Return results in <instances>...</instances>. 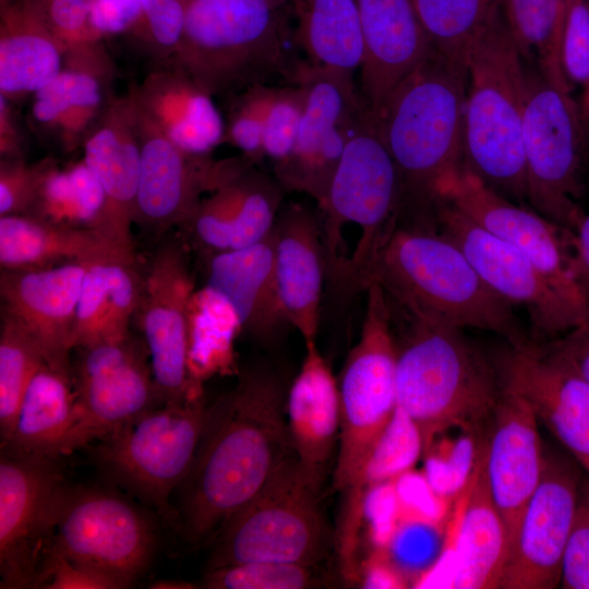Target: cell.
I'll return each instance as SVG.
<instances>
[{"instance_id":"cell-1","label":"cell","mask_w":589,"mask_h":589,"mask_svg":"<svg viewBox=\"0 0 589 589\" xmlns=\"http://www.w3.org/2000/svg\"><path fill=\"white\" fill-rule=\"evenodd\" d=\"M289 385L269 364H251L206 406L192 466L176 491L177 526L193 544L214 539L279 467L296 455L287 422Z\"/></svg>"},{"instance_id":"cell-2","label":"cell","mask_w":589,"mask_h":589,"mask_svg":"<svg viewBox=\"0 0 589 589\" xmlns=\"http://www.w3.org/2000/svg\"><path fill=\"white\" fill-rule=\"evenodd\" d=\"M387 300L396 346L397 402L417 425L423 454L441 433L452 428L472 432L493 419L502 395L494 361L462 328Z\"/></svg>"},{"instance_id":"cell-3","label":"cell","mask_w":589,"mask_h":589,"mask_svg":"<svg viewBox=\"0 0 589 589\" xmlns=\"http://www.w3.org/2000/svg\"><path fill=\"white\" fill-rule=\"evenodd\" d=\"M467 85V67L433 49L381 112L399 176L398 223L435 224L437 187L462 168Z\"/></svg>"},{"instance_id":"cell-4","label":"cell","mask_w":589,"mask_h":589,"mask_svg":"<svg viewBox=\"0 0 589 589\" xmlns=\"http://www.w3.org/2000/svg\"><path fill=\"white\" fill-rule=\"evenodd\" d=\"M372 281L402 308L458 328L495 333L514 348L532 342L515 306L477 273L438 230L397 225L376 262Z\"/></svg>"},{"instance_id":"cell-5","label":"cell","mask_w":589,"mask_h":589,"mask_svg":"<svg viewBox=\"0 0 589 589\" xmlns=\"http://www.w3.org/2000/svg\"><path fill=\"white\" fill-rule=\"evenodd\" d=\"M462 168L504 197L528 200L522 119L525 65L498 14L468 58Z\"/></svg>"},{"instance_id":"cell-6","label":"cell","mask_w":589,"mask_h":589,"mask_svg":"<svg viewBox=\"0 0 589 589\" xmlns=\"http://www.w3.org/2000/svg\"><path fill=\"white\" fill-rule=\"evenodd\" d=\"M280 12L265 0H189L173 59L226 100L278 75L292 81Z\"/></svg>"},{"instance_id":"cell-7","label":"cell","mask_w":589,"mask_h":589,"mask_svg":"<svg viewBox=\"0 0 589 589\" xmlns=\"http://www.w3.org/2000/svg\"><path fill=\"white\" fill-rule=\"evenodd\" d=\"M358 341L338 381L340 424L332 485L348 493L350 520L363 503L362 481L370 457L398 407L396 346L386 293L369 284Z\"/></svg>"},{"instance_id":"cell-8","label":"cell","mask_w":589,"mask_h":589,"mask_svg":"<svg viewBox=\"0 0 589 589\" xmlns=\"http://www.w3.org/2000/svg\"><path fill=\"white\" fill-rule=\"evenodd\" d=\"M288 458L263 489L218 530L207 569L272 561L317 566L328 550L324 482Z\"/></svg>"},{"instance_id":"cell-9","label":"cell","mask_w":589,"mask_h":589,"mask_svg":"<svg viewBox=\"0 0 589 589\" xmlns=\"http://www.w3.org/2000/svg\"><path fill=\"white\" fill-rule=\"evenodd\" d=\"M524 65L527 201L551 221L573 230L585 214L580 202L589 169V124L572 91Z\"/></svg>"},{"instance_id":"cell-10","label":"cell","mask_w":589,"mask_h":589,"mask_svg":"<svg viewBox=\"0 0 589 589\" xmlns=\"http://www.w3.org/2000/svg\"><path fill=\"white\" fill-rule=\"evenodd\" d=\"M206 406L202 393L180 404L155 407L101 438L96 452L109 476L175 527L170 496L192 466Z\"/></svg>"},{"instance_id":"cell-11","label":"cell","mask_w":589,"mask_h":589,"mask_svg":"<svg viewBox=\"0 0 589 589\" xmlns=\"http://www.w3.org/2000/svg\"><path fill=\"white\" fill-rule=\"evenodd\" d=\"M48 546L107 576L120 589L148 568L156 537L146 516L119 495L67 486Z\"/></svg>"},{"instance_id":"cell-12","label":"cell","mask_w":589,"mask_h":589,"mask_svg":"<svg viewBox=\"0 0 589 589\" xmlns=\"http://www.w3.org/2000/svg\"><path fill=\"white\" fill-rule=\"evenodd\" d=\"M437 230L466 255L481 278L529 318L532 342L557 339L589 322V309L564 297L520 251L450 203L435 202Z\"/></svg>"},{"instance_id":"cell-13","label":"cell","mask_w":589,"mask_h":589,"mask_svg":"<svg viewBox=\"0 0 589 589\" xmlns=\"http://www.w3.org/2000/svg\"><path fill=\"white\" fill-rule=\"evenodd\" d=\"M292 83L304 94L303 115L288 159L274 168L285 191L311 196L320 206L364 99L353 73L296 63Z\"/></svg>"},{"instance_id":"cell-14","label":"cell","mask_w":589,"mask_h":589,"mask_svg":"<svg viewBox=\"0 0 589 589\" xmlns=\"http://www.w3.org/2000/svg\"><path fill=\"white\" fill-rule=\"evenodd\" d=\"M57 459L1 449V588L39 587L44 553L67 488Z\"/></svg>"},{"instance_id":"cell-15","label":"cell","mask_w":589,"mask_h":589,"mask_svg":"<svg viewBox=\"0 0 589 589\" xmlns=\"http://www.w3.org/2000/svg\"><path fill=\"white\" fill-rule=\"evenodd\" d=\"M79 349L72 369L77 412L75 449L161 405L146 361V345L130 336Z\"/></svg>"},{"instance_id":"cell-16","label":"cell","mask_w":589,"mask_h":589,"mask_svg":"<svg viewBox=\"0 0 589 589\" xmlns=\"http://www.w3.org/2000/svg\"><path fill=\"white\" fill-rule=\"evenodd\" d=\"M194 285L177 243L154 255L143 283L137 312L161 405L180 404L202 394L189 366V310Z\"/></svg>"},{"instance_id":"cell-17","label":"cell","mask_w":589,"mask_h":589,"mask_svg":"<svg viewBox=\"0 0 589 589\" xmlns=\"http://www.w3.org/2000/svg\"><path fill=\"white\" fill-rule=\"evenodd\" d=\"M116 67L103 40L67 49L61 71L33 94L25 122L46 146L71 154L116 97Z\"/></svg>"},{"instance_id":"cell-18","label":"cell","mask_w":589,"mask_h":589,"mask_svg":"<svg viewBox=\"0 0 589 589\" xmlns=\"http://www.w3.org/2000/svg\"><path fill=\"white\" fill-rule=\"evenodd\" d=\"M437 199L450 203L483 229L516 248L558 292L588 308L569 273L567 229L504 197L464 168L440 183Z\"/></svg>"},{"instance_id":"cell-19","label":"cell","mask_w":589,"mask_h":589,"mask_svg":"<svg viewBox=\"0 0 589 589\" xmlns=\"http://www.w3.org/2000/svg\"><path fill=\"white\" fill-rule=\"evenodd\" d=\"M580 486L569 465L545 456L541 480L524 512L498 589L560 587L563 554Z\"/></svg>"},{"instance_id":"cell-20","label":"cell","mask_w":589,"mask_h":589,"mask_svg":"<svg viewBox=\"0 0 589 589\" xmlns=\"http://www.w3.org/2000/svg\"><path fill=\"white\" fill-rule=\"evenodd\" d=\"M494 364L502 385L524 398L576 459L589 458V383L566 358L548 342L507 344Z\"/></svg>"},{"instance_id":"cell-21","label":"cell","mask_w":589,"mask_h":589,"mask_svg":"<svg viewBox=\"0 0 589 589\" xmlns=\"http://www.w3.org/2000/svg\"><path fill=\"white\" fill-rule=\"evenodd\" d=\"M127 95L141 151L135 221L159 231L185 225L204 194L224 177L229 158L187 154Z\"/></svg>"},{"instance_id":"cell-22","label":"cell","mask_w":589,"mask_h":589,"mask_svg":"<svg viewBox=\"0 0 589 589\" xmlns=\"http://www.w3.org/2000/svg\"><path fill=\"white\" fill-rule=\"evenodd\" d=\"M285 192L276 177L260 171L250 158L232 157L184 226L212 253L250 247L273 231Z\"/></svg>"},{"instance_id":"cell-23","label":"cell","mask_w":589,"mask_h":589,"mask_svg":"<svg viewBox=\"0 0 589 589\" xmlns=\"http://www.w3.org/2000/svg\"><path fill=\"white\" fill-rule=\"evenodd\" d=\"M538 422L526 400L502 385L482 458L492 500L504 522L507 556L543 472L545 455Z\"/></svg>"},{"instance_id":"cell-24","label":"cell","mask_w":589,"mask_h":589,"mask_svg":"<svg viewBox=\"0 0 589 589\" xmlns=\"http://www.w3.org/2000/svg\"><path fill=\"white\" fill-rule=\"evenodd\" d=\"M86 269L84 264L65 263L45 268H1L0 274L2 308L32 332L47 364L72 375L70 353Z\"/></svg>"},{"instance_id":"cell-25","label":"cell","mask_w":589,"mask_h":589,"mask_svg":"<svg viewBox=\"0 0 589 589\" xmlns=\"http://www.w3.org/2000/svg\"><path fill=\"white\" fill-rule=\"evenodd\" d=\"M363 35L360 93L378 116L433 50L412 0H356Z\"/></svg>"},{"instance_id":"cell-26","label":"cell","mask_w":589,"mask_h":589,"mask_svg":"<svg viewBox=\"0 0 589 589\" xmlns=\"http://www.w3.org/2000/svg\"><path fill=\"white\" fill-rule=\"evenodd\" d=\"M273 235L276 278L288 318L304 342L315 340L326 278L318 211L299 202L283 203Z\"/></svg>"},{"instance_id":"cell-27","label":"cell","mask_w":589,"mask_h":589,"mask_svg":"<svg viewBox=\"0 0 589 589\" xmlns=\"http://www.w3.org/2000/svg\"><path fill=\"white\" fill-rule=\"evenodd\" d=\"M83 159L106 196L105 230L120 244L134 249L131 225L136 217L141 151L132 104L116 96L85 139Z\"/></svg>"},{"instance_id":"cell-28","label":"cell","mask_w":589,"mask_h":589,"mask_svg":"<svg viewBox=\"0 0 589 589\" xmlns=\"http://www.w3.org/2000/svg\"><path fill=\"white\" fill-rule=\"evenodd\" d=\"M128 94L183 152L211 156L225 142L226 123L213 96L200 87L173 58L151 63Z\"/></svg>"},{"instance_id":"cell-29","label":"cell","mask_w":589,"mask_h":589,"mask_svg":"<svg viewBox=\"0 0 589 589\" xmlns=\"http://www.w3.org/2000/svg\"><path fill=\"white\" fill-rule=\"evenodd\" d=\"M206 286L236 311L241 333L259 344H275L292 327L275 272L273 231L250 247L211 254Z\"/></svg>"},{"instance_id":"cell-30","label":"cell","mask_w":589,"mask_h":589,"mask_svg":"<svg viewBox=\"0 0 589 589\" xmlns=\"http://www.w3.org/2000/svg\"><path fill=\"white\" fill-rule=\"evenodd\" d=\"M113 262L136 263L134 249L96 229L57 224L31 215L0 216V264L3 269Z\"/></svg>"},{"instance_id":"cell-31","label":"cell","mask_w":589,"mask_h":589,"mask_svg":"<svg viewBox=\"0 0 589 589\" xmlns=\"http://www.w3.org/2000/svg\"><path fill=\"white\" fill-rule=\"evenodd\" d=\"M301 368L289 385L286 412L290 438L300 464L325 478L337 452L340 400L338 381L315 340L305 341Z\"/></svg>"},{"instance_id":"cell-32","label":"cell","mask_w":589,"mask_h":589,"mask_svg":"<svg viewBox=\"0 0 589 589\" xmlns=\"http://www.w3.org/2000/svg\"><path fill=\"white\" fill-rule=\"evenodd\" d=\"M64 47L34 0L0 4V94L14 103L61 71Z\"/></svg>"},{"instance_id":"cell-33","label":"cell","mask_w":589,"mask_h":589,"mask_svg":"<svg viewBox=\"0 0 589 589\" xmlns=\"http://www.w3.org/2000/svg\"><path fill=\"white\" fill-rule=\"evenodd\" d=\"M73 384L72 374L41 365L24 393L1 449L50 458L74 450L77 412Z\"/></svg>"},{"instance_id":"cell-34","label":"cell","mask_w":589,"mask_h":589,"mask_svg":"<svg viewBox=\"0 0 589 589\" xmlns=\"http://www.w3.org/2000/svg\"><path fill=\"white\" fill-rule=\"evenodd\" d=\"M143 283L135 264L87 266L76 311L74 349L130 337L129 326L142 300Z\"/></svg>"},{"instance_id":"cell-35","label":"cell","mask_w":589,"mask_h":589,"mask_svg":"<svg viewBox=\"0 0 589 589\" xmlns=\"http://www.w3.org/2000/svg\"><path fill=\"white\" fill-rule=\"evenodd\" d=\"M506 556L505 527L492 500L481 456L462 515L450 587L498 589Z\"/></svg>"},{"instance_id":"cell-36","label":"cell","mask_w":589,"mask_h":589,"mask_svg":"<svg viewBox=\"0 0 589 589\" xmlns=\"http://www.w3.org/2000/svg\"><path fill=\"white\" fill-rule=\"evenodd\" d=\"M189 0H94L89 23L94 34L121 36L156 63L173 58L184 28Z\"/></svg>"},{"instance_id":"cell-37","label":"cell","mask_w":589,"mask_h":589,"mask_svg":"<svg viewBox=\"0 0 589 589\" xmlns=\"http://www.w3.org/2000/svg\"><path fill=\"white\" fill-rule=\"evenodd\" d=\"M297 39L315 65L354 73L364 55L356 0H291Z\"/></svg>"},{"instance_id":"cell-38","label":"cell","mask_w":589,"mask_h":589,"mask_svg":"<svg viewBox=\"0 0 589 589\" xmlns=\"http://www.w3.org/2000/svg\"><path fill=\"white\" fill-rule=\"evenodd\" d=\"M500 11L524 63L572 91L561 59L565 0H500Z\"/></svg>"},{"instance_id":"cell-39","label":"cell","mask_w":589,"mask_h":589,"mask_svg":"<svg viewBox=\"0 0 589 589\" xmlns=\"http://www.w3.org/2000/svg\"><path fill=\"white\" fill-rule=\"evenodd\" d=\"M103 187L82 158L63 168L57 163L49 170L28 215L107 235Z\"/></svg>"},{"instance_id":"cell-40","label":"cell","mask_w":589,"mask_h":589,"mask_svg":"<svg viewBox=\"0 0 589 589\" xmlns=\"http://www.w3.org/2000/svg\"><path fill=\"white\" fill-rule=\"evenodd\" d=\"M241 333L230 302L215 289L195 290L189 310V366L194 387L201 388L206 374L232 361L233 338Z\"/></svg>"},{"instance_id":"cell-41","label":"cell","mask_w":589,"mask_h":589,"mask_svg":"<svg viewBox=\"0 0 589 589\" xmlns=\"http://www.w3.org/2000/svg\"><path fill=\"white\" fill-rule=\"evenodd\" d=\"M432 48L467 67L472 46L500 12V0H412Z\"/></svg>"},{"instance_id":"cell-42","label":"cell","mask_w":589,"mask_h":589,"mask_svg":"<svg viewBox=\"0 0 589 589\" xmlns=\"http://www.w3.org/2000/svg\"><path fill=\"white\" fill-rule=\"evenodd\" d=\"M46 363L39 342L11 312L1 308L0 326V437L4 444L13 430L24 393Z\"/></svg>"},{"instance_id":"cell-43","label":"cell","mask_w":589,"mask_h":589,"mask_svg":"<svg viewBox=\"0 0 589 589\" xmlns=\"http://www.w3.org/2000/svg\"><path fill=\"white\" fill-rule=\"evenodd\" d=\"M263 118L264 155L274 163V168L290 156L298 136L304 94L293 83L286 86L256 85Z\"/></svg>"},{"instance_id":"cell-44","label":"cell","mask_w":589,"mask_h":589,"mask_svg":"<svg viewBox=\"0 0 589 589\" xmlns=\"http://www.w3.org/2000/svg\"><path fill=\"white\" fill-rule=\"evenodd\" d=\"M298 563L257 561L207 569L208 589H305L318 587L315 568Z\"/></svg>"},{"instance_id":"cell-45","label":"cell","mask_w":589,"mask_h":589,"mask_svg":"<svg viewBox=\"0 0 589 589\" xmlns=\"http://www.w3.org/2000/svg\"><path fill=\"white\" fill-rule=\"evenodd\" d=\"M421 454L423 444L417 425L397 407L366 465L362 492L407 472Z\"/></svg>"},{"instance_id":"cell-46","label":"cell","mask_w":589,"mask_h":589,"mask_svg":"<svg viewBox=\"0 0 589 589\" xmlns=\"http://www.w3.org/2000/svg\"><path fill=\"white\" fill-rule=\"evenodd\" d=\"M564 74L581 89L580 105L589 116V3L565 0V24L561 51Z\"/></svg>"},{"instance_id":"cell-47","label":"cell","mask_w":589,"mask_h":589,"mask_svg":"<svg viewBox=\"0 0 589 589\" xmlns=\"http://www.w3.org/2000/svg\"><path fill=\"white\" fill-rule=\"evenodd\" d=\"M58 163L47 156L35 163L0 160V215H28L49 170Z\"/></svg>"},{"instance_id":"cell-48","label":"cell","mask_w":589,"mask_h":589,"mask_svg":"<svg viewBox=\"0 0 589 589\" xmlns=\"http://www.w3.org/2000/svg\"><path fill=\"white\" fill-rule=\"evenodd\" d=\"M225 142L238 147L255 164L265 155L263 148V118L255 87L229 99Z\"/></svg>"},{"instance_id":"cell-49","label":"cell","mask_w":589,"mask_h":589,"mask_svg":"<svg viewBox=\"0 0 589 589\" xmlns=\"http://www.w3.org/2000/svg\"><path fill=\"white\" fill-rule=\"evenodd\" d=\"M560 587L589 589V482L580 486L576 514L563 554Z\"/></svg>"},{"instance_id":"cell-50","label":"cell","mask_w":589,"mask_h":589,"mask_svg":"<svg viewBox=\"0 0 589 589\" xmlns=\"http://www.w3.org/2000/svg\"><path fill=\"white\" fill-rule=\"evenodd\" d=\"M49 27L67 49L103 40L89 23L94 0H34Z\"/></svg>"},{"instance_id":"cell-51","label":"cell","mask_w":589,"mask_h":589,"mask_svg":"<svg viewBox=\"0 0 589 589\" xmlns=\"http://www.w3.org/2000/svg\"><path fill=\"white\" fill-rule=\"evenodd\" d=\"M438 537L424 522H406L393 536L389 553L395 565L406 573L425 569L436 556Z\"/></svg>"},{"instance_id":"cell-52","label":"cell","mask_w":589,"mask_h":589,"mask_svg":"<svg viewBox=\"0 0 589 589\" xmlns=\"http://www.w3.org/2000/svg\"><path fill=\"white\" fill-rule=\"evenodd\" d=\"M39 587L48 589H119L107 576L76 564L47 545Z\"/></svg>"},{"instance_id":"cell-53","label":"cell","mask_w":589,"mask_h":589,"mask_svg":"<svg viewBox=\"0 0 589 589\" xmlns=\"http://www.w3.org/2000/svg\"><path fill=\"white\" fill-rule=\"evenodd\" d=\"M472 447L470 438H461L453 445L448 459H431L428 478L436 491L442 494L452 493L449 480L452 478L456 490L464 484L472 462Z\"/></svg>"},{"instance_id":"cell-54","label":"cell","mask_w":589,"mask_h":589,"mask_svg":"<svg viewBox=\"0 0 589 589\" xmlns=\"http://www.w3.org/2000/svg\"><path fill=\"white\" fill-rule=\"evenodd\" d=\"M568 268L581 298L589 308V214L567 230Z\"/></svg>"},{"instance_id":"cell-55","label":"cell","mask_w":589,"mask_h":589,"mask_svg":"<svg viewBox=\"0 0 589 589\" xmlns=\"http://www.w3.org/2000/svg\"><path fill=\"white\" fill-rule=\"evenodd\" d=\"M27 124H23L13 103L0 94V157L25 159L28 148Z\"/></svg>"},{"instance_id":"cell-56","label":"cell","mask_w":589,"mask_h":589,"mask_svg":"<svg viewBox=\"0 0 589 589\" xmlns=\"http://www.w3.org/2000/svg\"><path fill=\"white\" fill-rule=\"evenodd\" d=\"M548 344L566 358L589 383V322Z\"/></svg>"},{"instance_id":"cell-57","label":"cell","mask_w":589,"mask_h":589,"mask_svg":"<svg viewBox=\"0 0 589 589\" xmlns=\"http://www.w3.org/2000/svg\"><path fill=\"white\" fill-rule=\"evenodd\" d=\"M265 1L268 2L272 7L276 9H280V10L291 3V0H265Z\"/></svg>"},{"instance_id":"cell-58","label":"cell","mask_w":589,"mask_h":589,"mask_svg":"<svg viewBox=\"0 0 589 589\" xmlns=\"http://www.w3.org/2000/svg\"><path fill=\"white\" fill-rule=\"evenodd\" d=\"M577 460L586 469L587 473L589 474V458H579Z\"/></svg>"},{"instance_id":"cell-59","label":"cell","mask_w":589,"mask_h":589,"mask_svg":"<svg viewBox=\"0 0 589 589\" xmlns=\"http://www.w3.org/2000/svg\"><path fill=\"white\" fill-rule=\"evenodd\" d=\"M8 1H10V0H0V3H5Z\"/></svg>"},{"instance_id":"cell-60","label":"cell","mask_w":589,"mask_h":589,"mask_svg":"<svg viewBox=\"0 0 589 589\" xmlns=\"http://www.w3.org/2000/svg\"><path fill=\"white\" fill-rule=\"evenodd\" d=\"M586 119H587V122H588V124H589V118H586Z\"/></svg>"}]
</instances>
